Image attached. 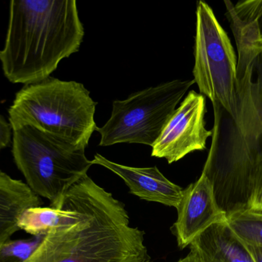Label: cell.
<instances>
[{
    "label": "cell",
    "instance_id": "obj_1",
    "mask_svg": "<svg viewBox=\"0 0 262 262\" xmlns=\"http://www.w3.org/2000/svg\"><path fill=\"white\" fill-rule=\"evenodd\" d=\"M67 193L78 218L49 232L26 262H147L145 232L132 227L122 201L89 175Z\"/></svg>",
    "mask_w": 262,
    "mask_h": 262
},
{
    "label": "cell",
    "instance_id": "obj_2",
    "mask_svg": "<svg viewBox=\"0 0 262 262\" xmlns=\"http://www.w3.org/2000/svg\"><path fill=\"white\" fill-rule=\"evenodd\" d=\"M84 36L75 0H12L0 50L3 74L14 84L42 81L78 52Z\"/></svg>",
    "mask_w": 262,
    "mask_h": 262
},
{
    "label": "cell",
    "instance_id": "obj_3",
    "mask_svg": "<svg viewBox=\"0 0 262 262\" xmlns=\"http://www.w3.org/2000/svg\"><path fill=\"white\" fill-rule=\"evenodd\" d=\"M254 66L238 75L236 107L231 115L212 104V143L202 174L226 214L248 210L262 157V120L253 89Z\"/></svg>",
    "mask_w": 262,
    "mask_h": 262
},
{
    "label": "cell",
    "instance_id": "obj_4",
    "mask_svg": "<svg viewBox=\"0 0 262 262\" xmlns=\"http://www.w3.org/2000/svg\"><path fill=\"white\" fill-rule=\"evenodd\" d=\"M97 104L82 83L50 76L16 92L8 121L12 131L29 126L85 150L98 128Z\"/></svg>",
    "mask_w": 262,
    "mask_h": 262
},
{
    "label": "cell",
    "instance_id": "obj_5",
    "mask_svg": "<svg viewBox=\"0 0 262 262\" xmlns=\"http://www.w3.org/2000/svg\"><path fill=\"white\" fill-rule=\"evenodd\" d=\"M12 153L29 189L56 209L61 208L68 191L93 166L84 149L29 126L12 132Z\"/></svg>",
    "mask_w": 262,
    "mask_h": 262
},
{
    "label": "cell",
    "instance_id": "obj_6",
    "mask_svg": "<svg viewBox=\"0 0 262 262\" xmlns=\"http://www.w3.org/2000/svg\"><path fill=\"white\" fill-rule=\"evenodd\" d=\"M194 80L176 79L115 100L110 118L96 131L100 146L121 143L154 146Z\"/></svg>",
    "mask_w": 262,
    "mask_h": 262
},
{
    "label": "cell",
    "instance_id": "obj_7",
    "mask_svg": "<svg viewBox=\"0 0 262 262\" xmlns=\"http://www.w3.org/2000/svg\"><path fill=\"white\" fill-rule=\"evenodd\" d=\"M194 46V82L200 94L235 115L238 85V58L229 35L212 8L197 3Z\"/></svg>",
    "mask_w": 262,
    "mask_h": 262
},
{
    "label": "cell",
    "instance_id": "obj_8",
    "mask_svg": "<svg viewBox=\"0 0 262 262\" xmlns=\"http://www.w3.org/2000/svg\"><path fill=\"white\" fill-rule=\"evenodd\" d=\"M206 97L194 90L188 92L152 146L151 156L172 164L195 151L205 150L212 135L206 127Z\"/></svg>",
    "mask_w": 262,
    "mask_h": 262
},
{
    "label": "cell",
    "instance_id": "obj_9",
    "mask_svg": "<svg viewBox=\"0 0 262 262\" xmlns=\"http://www.w3.org/2000/svg\"><path fill=\"white\" fill-rule=\"evenodd\" d=\"M177 210V219L171 231L180 250L190 246L212 225L227 221V215L217 203L210 182L203 174L183 189Z\"/></svg>",
    "mask_w": 262,
    "mask_h": 262
},
{
    "label": "cell",
    "instance_id": "obj_10",
    "mask_svg": "<svg viewBox=\"0 0 262 262\" xmlns=\"http://www.w3.org/2000/svg\"><path fill=\"white\" fill-rule=\"evenodd\" d=\"M92 164L102 166L119 176L129 188L130 193L146 201L160 203L177 209L183 189L169 181L157 166L138 168L124 166L97 153Z\"/></svg>",
    "mask_w": 262,
    "mask_h": 262
},
{
    "label": "cell",
    "instance_id": "obj_11",
    "mask_svg": "<svg viewBox=\"0 0 262 262\" xmlns=\"http://www.w3.org/2000/svg\"><path fill=\"white\" fill-rule=\"evenodd\" d=\"M189 249V253L202 262H254L227 221L208 228L192 241Z\"/></svg>",
    "mask_w": 262,
    "mask_h": 262
},
{
    "label": "cell",
    "instance_id": "obj_12",
    "mask_svg": "<svg viewBox=\"0 0 262 262\" xmlns=\"http://www.w3.org/2000/svg\"><path fill=\"white\" fill-rule=\"evenodd\" d=\"M41 205L40 197L26 183L0 169V245L19 231L18 220L26 209Z\"/></svg>",
    "mask_w": 262,
    "mask_h": 262
},
{
    "label": "cell",
    "instance_id": "obj_13",
    "mask_svg": "<svg viewBox=\"0 0 262 262\" xmlns=\"http://www.w3.org/2000/svg\"><path fill=\"white\" fill-rule=\"evenodd\" d=\"M78 215L72 198L66 193L60 209L38 206L26 209L18 218V227L32 236L46 235L51 231L70 224Z\"/></svg>",
    "mask_w": 262,
    "mask_h": 262
},
{
    "label": "cell",
    "instance_id": "obj_14",
    "mask_svg": "<svg viewBox=\"0 0 262 262\" xmlns=\"http://www.w3.org/2000/svg\"><path fill=\"white\" fill-rule=\"evenodd\" d=\"M226 15L233 31L238 48V74L255 65V60L262 52L260 40L262 35L255 22H245L237 16L232 2L225 1Z\"/></svg>",
    "mask_w": 262,
    "mask_h": 262
},
{
    "label": "cell",
    "instance_id": "obj_15",
    "mask_svg": "<svg viewBox=\"0 0 262 262\" xmlns=\"http://www.w3.org/2000/svg\"><path fill=\"white\" fill-rule=\"evenodd\" d=\"M227 224L235 235L246 244L262 248V213L241 211L227 216Z\"/></svg>",
    "mask_w": 262,
    "mask_h": 262
},
{
    "label": "cell",
    "instance_id": "obj_16",
    "mask_svg": "<svg viewBox=\"0 0 262 262\" xmlns=\"http://www.w3.org/2000/svg\"><path fill=\"white\" fill-rule=\"evenodd\" d=\"M45 236L7 240L0 245V262H26L38 249Z\"/></svg>",
    "mask_w": 262,
    "mask_h": 262
},
{
    "label": "cell",
    "instance_id": "obj_17",
    "mask_svg": "<svg viewBox=\"0 0 262 262\" xmlns=\"http://www.w3.org/2000/svg\"><path fill=\"white\" fill-rule=\"evenodd\" d=\"M237 16L245 22H255L262 35V0L240 1L234 5Z\"/></svg>",
    "mask_w": 262,
    "mask_h": 262
},
{
    "label": "cell",
    "instance_id": "obj_18",
    "mask_svg": "<svg viewBox=\"0 0 262 262\" xmlns=\"http://www.w3.org/2000/svg\"><path fill=\"white\" fill-rule=\"evenodd\" d=\"M253 89L256 98L258 112L262 120V52L255 62L253 73Z\"/></svg>",
    "mask_w": 262,
    "mask_h": 262
},
{
    "label": "cell",
    "instance_id": "obj_19",
    "mask_svg": "<svg viewBox=\"0 0 262 262\" xmlns=\"http://www.w3.org/2000/svg\"><path fill=\"white\" fill-rule=\"evenodd\" d=\"M248 210L262 213V158L257 173L255 192Z\"/></svg>",
    "mask_w": 262,
    "mask_h": 262
},
{
    "label": "cell",
    "instance_id": "obj_20",
    "mask_svg": "<svg viewBox=\"0 0 262 262\" xmlns=\"http://www.w3.org/2000/svg\"><path fill=\"white\" fill-rule=\"evenodd\" d=\"M12 129L10 123L0 114V151L10 146L12 139Z\"/></svg>",
    "mask_w": 262,
    "mask_h": 262
},
{
    "label": "cell",
    "instance_id": "obj_21",
    "mask_svg": "<svg viewBox=\"0 0 262 262\" xmlns=\"http://www.w3.org/2000/svg\"><path fill=\"white\" fill-rule=\"evenodd\" d=\"M244 244L254 262H262V248L251 246V245L246 244V243H244Z\"/></svg>",
    "mask_w": 262,
    "mask_h": 262
},
{
    "label": "cell",
    "instance_id": "obj_22",
    "mask_svg": "<svg viewBox=\"0 0 262 262\" xmlns=\"http://www.w3.org/2000/svg\"><path fill=\"white\" fill-rule=\"evenodd\" d=\"M177 262H202L200 261L199 258H197L196 257L194 256L193 255H192L191 253L188 254L187 256L185 257V258H181V259L179 260Z\"/></svg>",
    "mask_w": 262,
    "mask_h": 262
},
{
    "label": "cell",
    "instance_id": "obj_23",
    "mask_svg": "<svg viewBox=\"0 0 262 262\" xmlns=\"http://www.w3.org/2000/svg\"><path fill=\"white\" fill-rule=\"evenodd\" d=\"M260 44H261V46H262V38H261V39L260 40Z\"/></svg>",
    "mask_w": 262,
    "mask_h": 262
},
{
    "label": "cell",
    "instance_id": "obj_24",
    "mask_svg": "<svg viewBox=\"0 0 262 262\" xmlns=\"http://www.w3.org/2000/svg\"><path fill=\"white\" fill-rule=\"evenodd\" d=\"M147 262H152V261H147Z\"/></svg>",
    "mask_w": 262,
    "mask_h": 262
}]
</instances>
